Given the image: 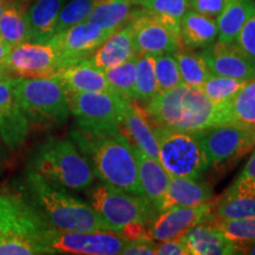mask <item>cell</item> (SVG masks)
<instances>
[{
    "instance_id": "cell-1",
    "label": "cell",
    "mask_w": 255,
    "mask_h": 255,
    "mask_svg": "<svg viewBox=\"0 0 255 255\" xmlns=\"http://www.w3.org/2000/svg\"><path fill=\"white\" fill-rule=\"evenodd\" d=\"M71 139L103 183L143 195L138 181L136 148L121 130L114 132H90L77 128ZM144 196V195H143Z\"/></svg>"
},
{
    "instance_id": "cell-2",
    "label": "cell",
    "mask_w": 255,
    "mask_h": 255,
    "mask_svg": "<svg viewBox=\"0 0 255 255\" xmlns=\"http://www.w3.org/2000/svg\"><path fill=\"white\" fill-rule=\"evenodd\" d=\"M21 194L50 228L59 232H94L107 229L88 202L51 183L27 169ZM108 231V229H107Z\"/></svg>"
},
{
    "instance_id": "cell-3",
    "label": "cell",
    "mask_w": 255,
    "mask_h": 255,
    "mask_svg": "<svg viewBox=\"0 0 255 255\" xmlns=\"http://www.w3.org/2000/svg\"><path fill=\"white\" fill-rule=\"evenodd\" d=\"M146 104V114L156 127L194 132L222 124V105L213 103L201 88L181 84L158 92Z\"/></svg>"
},
{
    "instance_id": "cell-4",
    "label": "cell",
    "mask_w": 255,
    "mask_h": 255,
    "mask_svg": "<svg viewBox=\"0 0 255 255\" xmlns=\"http://www.w3.org/2000/svg\"><path fill=\"white\" fill-rule=\"evenodd\" d=\"M49 229L23 194L0 193V255L53 254Z\"/></svg>"
},
{
    "instance_id": "cell-5",
    "label": "cell",
    "mask_w": 255,
    "mask_h": 255,
    "mask_svg": "<svg viewBox=\"0 0 255 255\" xmlns=\"http://www.w3.org/2000/svg\"><path fill=\"white\" fill-rule=\"evenodd\" d=\"M27 169L73 191L89 189L96 177L90 162L69 138H49L40 143L32 152Z\"/></svg>"
},
{
    "instance_id": "cell-6",
    "label": "cell",
    "mask_w": 255,
    "mask_h": 255,
    "mask_svg": "<svg viewBox=\"0 0 255 255\" xmlns=\"http://www.w3.org/2000/svg\"><path fill=\"white\" fill-rule=\"evenodd\" d=\"M13 91L31 123L47 127L62 126L71 114L65 88L56 76L15 77Z\"/></svg>"
},
{
    "instance_id": "cell-7",
    "label": "cell",
    "mask_w": 255,
    "mask_h": 255,
    "mask_svg": "<svg viewBox=\"0 0 255 255\" xmlns=\"http://www.w3.org/2000/svg\"><path fill=\"white\" fill-rule=\"evenodd\" d=\"M88 203L108 231L117 234L124 226L132 222L149 225L158 210L143 195L129 193L107 183L89 188Z\"/></svg>"
},
{
    "instance_id": "cell-8",
    "label": "cell",
    "mask_w": 255,
    "mask_h": 255,
    "mask_svg": "<svg viewBox=\"0 0 255 255\" xmlns=\"http://www.w3.org/2000/svg\"><path fill=\"white\" fill-rule=\"evenodd\" d=\"M69 109L78 128L90 132L121 130L128 101L115 92H73L66 90Z\"/></svg>"
},
{
    "instance_id": "cell-9",
    "label": "cell",
    "mask_w": 255,
    "mask_h": 255,
    "mask_svg": "<svg viewBox=\"0 0 255 255\" xmlns=\"http://www.w3.org/2000/svg\"><path fill=\"white\" fill-rule=\"evenodd\" d=\"M158 142V161L171 177L201 180L208 170L205 155L194 132L154 128Z\"/></svg>"
},
{
    "instance_id": "cell-10",
    "label": "cell",
    "mask_w": 255,
    "mask_h": 255,
    "mask_svg": "<svg viewBox=\"0 0 255 255\" xmlns=\"http://www.w3.org/2000/svg\"><path fill=\"white\" fill-rule=\"evenodd\" d=\"M208 167L238 161L255 146V128L233 123L209 126L194 131Z\"/></svg>"
},
{
    "instance_id": "cell-11",
    "label": "cell",
    "mask_w": 255,
    "mask_h": 255,
    "mask_svg": "<svg viewBox=\"0 0 255 255\" xmlns=\"http://www.w3.org/2000/svg\"><path fill=\"white\" fill-rule=\"evenodd\" d=\"M124 241L115 232L100 229L94 232H59L50 228L46 246L53 254L75 255H117L121 254Z\"/></svg>"
},
{
    "instance_id": "cell-12",
    "label": "cell",
    "mask_w": 255,
    "mask_h": 255,
    "mask_svg": "<svg viewBox=\"0 0 255 255\" xmlns=\"http://www.w3.org/2000/svg\"><path fill=\"white\" fill-rule=\"evenodd\" d=\"M2 65L23 78L55 76L63 63L50 43H26L12 47Z\"/></svg>"
},
{
    "instance_id": "cell-13",
    "label": "cell",
    "mask_w": 255,
    "mask_h": 255,
    "mask_svg": "<svg viewBox=\"0 0 255 255\" xmlns=\"http://www.w3.org/2000/svg\"><path fill=\"white\" fill-rule=\"evenodd\" d=\"M215 202L212 200L200 206L175 207L159 212L146 227L145 238L156 242L182 239L189 229L212 219Z\"/></svg>"
},
{
    "instance_id": "cell-14",
    "label": "cell",
    "mask_w": 255,
    "mask_h": 255,
    "mask_svg": "<svg viewBox=\"0 0 255 255\" xmlns=\"http://www.w3.org/2000/svg\"><path fill=\"white\" fill-rule=\"evenodd\" d=\"M129 25L137 56H157L181 49L180 37L144 8L132 12Z\"/></svg>"
},
{
    "instance_id": "cell-15",
    "label": "cell",
    "mask_w": 255,
    "mask_h": 255,
    "mask_svg": "<svg viewBox=\"0 0 255 255\" xmlns=\"http://www.w3.org/2000/svg\"><path fill=\"white\" fill-rule=\"evenodd\" d=\"M113 33L89 21H83L56 33L47 43L57 51L63 66H65L88 58Z\"/></svg>"
},
{
    "instance_id": "cell-16",
    "label": "cell",
    "mask_w": 255,
    "mask_h": 255,
    "mask_svg": "<svg viewBox=\"0 0 255 255\" xmlns=\"http://www.w3.org/2000/svg\"><path fill=\"white\" fill-rule=\"evenodd\" d=\"M14 78L0 81V138L9 150L26 141L31 122L15 98Z\"/></svg>"
},
{
    "instance_id": "cell-17",
    "label": "cell",
    "mask_w": 255,
    "mask_h": 255,
    "mask_svg": "<svg viewBox=\"0 0 255 255\" xmlns=\"http://www.w3.org/2000/svg\"><path fill=\"white\" fill-rule=\"evenodd\" d=\"M201 56L213 75L252 81L255 79V60L242 51L237 44L218 40L206 49Z\"/></svg>"
},
{
    "instance_id": "cell-18",
    "label": "cell",
    "mask_w": 255,
    "mask_h": 255,
    "mask_svg": "<svg viewBox=\"0 0 255 255\" xmlns=\"http://www.w3.org/2000/svg\"><path fill=\"white\" fill-rule=\"evenodd\" d=\"M132 31L130 25L115 31L97 50L85 60L94 68L105 71L136 57Z\"/></svg>"
},
{
    "instance_id": "cell-19",
    "label": "cell",
    "mask_w": 255,
    "mask_h": 255,
    "mask_svg": "<svg viewBox=\"0 0 255 255\" xmlns=\"http://www.w3.org/2000/svg\"><path fill=\"white\" fill-rule=\"evenodd\" d=\"M213 200V189L207 182L188 177H171L159 203L158 212L175 207H195Z\"/></svg>"
},
{
    "instance_id": "cell-20",
    "label": "cell",
    "mask_w": 255,
    "mask_h": 255,
    "mask_svg": "<svg viewBox=\"0 0 255 255\" xmlns=\"http://www.w3.org/2000/svg\"><path fill=\"white\" fill-rule=\"evenodd\" d=\"M122 126L128 138L133 142L136 149L149 157L158 159V142L146 110L132 103V101H128Z\"/></svg>"
},
{
    "instance_id": "cell-21",
    "label": "cell",
    "mask_w": 255,
    "mask_h": 255,
    "mask_svg": "<svg viewBox=\"0 0 255 255\" xmlns=\"http://www.w3.org/2000/svg\"><path fill=\"white\" fill-rule=\"evenodd\" d=\"M55 76L68 91L114 92L104 72L91 66L85 59L63 66Z\"/></svg>"
},
{
    "instance_id": "cell-22",
    "label": "cell",
    "mask_w": 255,
    "mask_h": 255,
    "mask_svg": "<svg viewBox=\"0 0 255 255\" xmlns=\"http://www.w3.org/2000/svg\"><path fill=\"white\" fill-rule=\"evenodd\" d=\"M189 255L237 254V245L215 226L200 223L189 229L182 238Z\"/></svg>"
},
{
    "instance_id": "cell-23",
    "label": "cell",
    "mask_w": 255,
    "mask_h": 255,
    "mask_svg": "<svg viewBox=\"0 0 255 255\" xmlns=\"http://www.w3.org/2000/svg\"><path fill=\"white\" fill-rule=\"evenodd\" d=\"M66 0H36L26 9L28 41L47 43L56 34L57 20Z\"/></svg>"
},
{
    "instance_id": "cell-24",
    "label": "cell",
    "mask_w": 255,
    "mask_h": 255,
    "mask_svg": "<svg viewBox=\"0 0 255 255\" xmlns=\"http://www.w3.org/2000/svg\"><path fill=\"white\" fill-rule=\"evenodd\" d=\"M218 34L215 18L187 8L180 24L181 47L186 50L206 49L214 43Z\"/></svg>"
},
{
    "instance_id": "cell-25",
    "label": "cell",
    "mask_w": 255,
    "mask_h": 255,
    "mask_svg": "<svg viewBox=\"0 0 255 255\" xmlns=\"http://www.w3.org/2000/svg\"><path fill=\"white\" fill-rule=\"evenodd\" d=\"M136 156L138 163V181L143 195L158 210L171 176L159 163L158 159L149 157L138 149H136Z\"/></svg>"
},
{
    "instance_id": "cell-26",
    "label": "cell",
    "mask_w": 255,
    "mask_h": 255,
    "mask_svg": "<svg viewBox=\"0 0 255 255\" xmlns=\"http://www.w3.org/2000/svg\"><path fill=\"white\" fill-rule=\"evenodd\" d=\"M131 0H96L87 21L115 32L129 23L132 15Z\"/></svg>"
},
{
    "instance_id": "cell-27",
    "label": "cell",
    "mask_w": 255,
    "mask_h": 255,
    "mask_svg": "<svg viewBox=\"0 0 255 255\" xmlns=\"http://www.w3.org/2000/svg\"><path fill=\"white\" fill-rule=\"evenodd\" d=\"M255 128V79L248 81L231 101L222 104V124Z\"/></svg>"
},
{
    "instance_id": "cell-28",
    "label": "cell",
    "mask_w": 255,
    "mask_h": 255,
    "mask_svg": "<svg viewBox=\"0 0 255 255\" xmlns=\"http://www.w3.org/2000/svg\"><path fill=\"white\" fill-rule=\"evenodd\" d=\"M255 4L253 0H226L221 13L218 15V40L233 43Z\"/></svg>"
},
{
    "instance_id": "cell-29",
    "label": "cell",
    "mask_w": 255,
    "mask_h": 255,
    "mask_svg": "<svg viewBox=\"0 0 255 255\" xmlns=\"http://www.w3.org/2000/svg\"><path fill=\"white\" fill-rule=\"evenodd\" d=\"M0 37L14 47L28 41L26 9L17 1L9 2L0 18Z\"/></svg>"
},
{
    "instance_id": "cell-30",
    "label": "cell",
    "mask_w": 255,
    "mask_h": 255,
    "mask_svg": "<svg viewBox=\"0 0 255 255\" xmlns=\"http://www.w3.org/2000/svg\"><path fill=\"white\" fill-rule=\"evenodd\" d=\"M133 5L142 8L158 19L173 33L180 37V24L188 8V0H131Z\"/></svg>"
},
{
    "instance_id": "cell-31",
    "label": "cell",
    "mask_w": 255,
    "mask_h": 255,
    "mask_svg": "<svg viewBox=\"0 0 255 255\" xmlns=\"http://www.w3.org/2000/svg\"><path fill=\"white\" fill-rule=\"evenodd\" d=\"M178 70L182 83L189 87L201 88L213 75L201 53L191 52V50L175 51Z\"/></svg>"
},
{
    "instance_id": "cell-32",
    "label": "cell",
    "mask_w": 255,
    "mask_h": 255,
    "mask_svg": "<svg viewBox=\"0 0 255 255\" xmlns=\"http://www.w3.org/2000/svg\"><path fill=\"white\" fill-rule=\"evenodd\" d=\"M136 59L137 56L103 71L113 91L127 101L135 100Z\"/></svg>"
},
{
    "instance_id": "cell-33",
    "label": "cell",
    "mask_w": 255,
    "mask_h": 255,
    "mask_svg": "<svg viewBox=\"0 0 255 255\" xmlns=\"http://www.w3.org/2000/svg\"><path fill=\"white\" fill-rule=\"evenodd\" d=\"M156 56L143 55L137 56L136 59V83L135 100L148 103L158 94L157 81L155 75Z\"/></svg>"
},
{
    "instance_id": "cell-34",
    "label": "cell",
    "mask_w": 255,
    "mask_h": 255,
    "mask_svg": "<svg viewBox=\"0 0 255 255\" xmlns=\"http://www.w3.org/2000/svg\"><path fill=\"white\" fill-rule=\"evenodd\" d=\"M247 82L244 79L212 75L201 89L213 103L222 105L231 101L246 85Z\"/></svg>"
},
{
    "instance_id": "cell-35",
    "label": "cell",
    "mask_w": 255,
    "mask_h": 255,
    "mask_svg": "<svg viewBox=\"0 0 255 255\" xmlns=\"http://www.w3.org/2000/svg\"><path fill=\"white\" fill-rule=\"evenodd\" d=\"M255 218V199L252 197H220L213 208L212 219L239 220Z\"/></svg>"
},
{
    "instance_id": "cell-36",
    "label": "cell",
    "mask_w": 255,
    "mask_h": 255,
    "mask_svg": "<svg viewBox=\"0 0 255 255\" xmlns=\"http://www.w3.org/2000/svg\"><path fill=\"white\" fill-rule=\"evenodd\" d=\"M155 75L158 92L171 90L183 84L174 52L162 53L155 58Z\"/></svg>"
},
{
    "instance_id": "cell-37",
    "label": "cell",
    "mask_w": 255,
    "mask_h": 255,
    "mask_svg": "<svg viewBox=\"0 0 255 255\" xmlns=\"http://www.w3.org/2000/svg\"><path fill=\"white\" fill-rule=\"evenodd\" d=\"M209 225L215 226L234 244H248L255 241V218L239 220L210 219Z\"/></svg>"
},
{
    "instance_id": "cell-38",
    "label": "cell",
    "mask_w": 255,
    "mask_h": 255,
    "mask_svg": "<svg viewBox=\"0 0 255 255\" xmlns=\"http://www.w3.org/2000/svg\"><path fill=\"white\" fill-rule=\"evenodd\" d=\"M96 0H68L60 9L57 20L56 33L87 21L94 8Z\"/></svg>"
},
{
    "instance_id": "cell-39",
    "label": "cell",
    "mask_w": 255,
    "mask_h": 255,
    "mask_svg": "<svg viewBox=\"0 0 255 255\" xmlns=\"http://www.w3.org/2000/svg\"><path fill=\"white\" fill-rule=\"evenodd\" d=\"M222 197H252L255 199V149L248 158L247 163L232 183V186L225 191Z\"/></svg>"
},
{
    "instance_id": "cell-40",
    "label": "cell",
    "mask_w": 255,
    "mask_h": 255,
    "mask_svg": "<svg viewBox=\"0 0 255 255\" xmlns=\"http://www.w3.org/2000/svg\"><path fill=\"white\" fill-rule=\"evenodd\" d=\"M234 43L246 55L255 60V4L245 24L242 25L237 38H235Z\"/></svg>"
},
{
    "instance_id": "cell-41",
    "label": "cell",
    "mask_w": 255,
    "mask_h": 255,
    "mask_svg": "<svg viewBox=\"0 0 255 255\" xmlns=\"http://www.w3.org/2000/svg\"><path fill=\"white\" fill-rule=\"evenodd\" d=\"M226 0H188V7L201 14L218 18L225 6Z\"/></svg>"
},
{
    "instance_id": "cell-42",
    "label": "cell",
    "mask_w": 255,
    "mask_h": 255,
    "mask_svg": "<svg viewBox=\"0 0 255 255\" xmlns=\"http://www.w3.org/2000/svg\"><path fill=\"white\" fill-rule=\"evenodd\" d=\"M156 241L142 238L139 240L127 242L121 254L123 255H152L155 254Z\"/></svg>"
},
{
    "instance_id": "cell-43",
    "label": "cell",
    "mask_w": 255,
    "mask_h": 255,
    "mask_svg": "<svg viewBox=\"0 0 255 255\" xmlns=\"http://www.w3.org/2000/svg\"><path fill=\"white\" fill-rule=\"evenodd\" d=\"M155 254L158 255H189L183 239H169L156 244Z\"/></svg>"
},
{
    "instance_id": "cell-44",
    "label": "cell",
    "mask_w": 255,
    "mask_h": 255,
    "mask_svg": "<svg viewBox=\"0 0 255 255\" xmlns=\"http://www.w3.org/2000/svg\"><path fill=\"white\" fill-rule=\"evenodd\" d=\"M146 227H148V225H145V223L132 222V223H129V225L124 226L121 231H119L117 234H119L120 237L127 242L136 241L142 238H145Z\"/></svg>"
},
{
    "instance_id": "cell-45",
    "label": "cell",
    "mask_w": 255,
    "mask_h": 255,
    "mask_svg": "<svg viewBox=\"0 0 255 255\" xmlns=\"http://www.w3.org/2000/svg\"><path fill=\"white\" fill-rule=\"evenodd\" d=\"M237 245V244H235ZM237 254H250L255 255V241L248 244L237 245Z\"/></svg>"
},
{
    "instance_id": "cell-46",
    "label": "cell",
    "mask_w": 255,
    "mask_h": 255,
    "mask_svg": "<svg viewBox=\"0 0 255 255\" xmlns=\"http://www.w3.org/2000/svg\"><path fill=\"white\" fill-rule=\"evenodd\" d=\"M9 51H11V47H9L8 44L0 37V65L4 64L6 57L8 56Z\"/></svg>"
},
{
    "instance_id": "cell-47",
    "label": "cell",
    "mask_w": 255,
    "mask_h": 255,
    "mask_svg": "<svg viewBox=\"0 0 255 255\" xmlns=\"http://www.w3.org/2000/svg\"><path fill=\"white\" fill-rule=\"evenodd\" d=\"M7 78H15V77H12L11 72H9L4 65H0V81H2V79H7Z\"/></svg>"
},
{
    "instance_id": "cell-48",
    "label": "cell",
    "mask_w": 255,
    "mask_h": 255,
    "mask_svg": "<svg viewBox=\"0 0 255 255\" xmlns=\"http://www.w3.org/2000/svg\"><path fill=\"white\" fill-rule=\"evenodd\" d=\"M6 5H7V2L0 1V18H1L2 12H4V9H5V7H6Z\"/></svg>"
},
{
    "instance_id": "cell-49",
    "label": "cell",
    "mask_w": 255,
    "mask_h": 255,
    "mask_svg": "<svg viewBox=\"0 0 255 255\" xmlns=\"http://www.w3.org/2000/svg\"><path fill=\"white\" fill-rule=\"evenodd\" d=\"M1 138H0V157H4L5 152H4V148H2V144H1Z\"/></svg>"
},
{
    "instance_id": "cell-50",
    "label": "cell",
    "mask_w": 255,
    "mask_h": 255,
    "mask_svg": "<svg viewBox=\"0 0 255 255\" xmlns=\"http://www.w3.org/2000/svg\"><path fill=\"white\" fill-rule=\"evenodd\" d=\"M0 1H4V2H7V4H9V2L17 1V0H0Z\"/></svg>"
},
{
    "instance_id": "cell-51",
    "label": "cell",
    "mask_w": 255,
    "mask_h": 255,
    "mask_svg": "<svg viewBox=\"0 0 255 255\" xmlns=\"http://www.w3.org/2000/svg\"><path fill=\"white\" fill-rule=\"evenodd\" d=\"M0 170H1V168H0Z\"/></svg>"
},
{
    "instance_id": "cell-52",
    "label": "cell",
    "mask_w": 255,
    "mask_h": 255,
    "mask_svg": "<svg viewBox=\"0 0 255 255\" xmlns=\"http://www.w3.org/2000/svg\"><path fill=\"white\" fill-rule=\"evenodd\" d=\"M66 1H68V0H66Z\"/></svg>"
}]
</instances>
